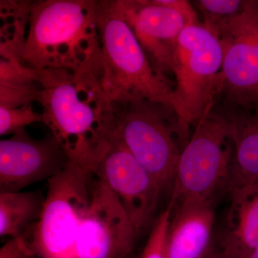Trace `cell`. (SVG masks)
Returning <instances> with one entry per match:
<instances>
[{
    "label": "cell",
    "instance_id": "22",
    "mask_svg": "<svg viewBox=\"0 0 258 258\" xmlns=\"http://www.w3.org/2000/svg\"><path fill=\"white\" fill-rule=\"evenodd\" d=\"M157 4L175 10L182 15L186 20L187 26L201 24L199 21L198 13L194 9L192 5L186 0H154Z\"/></svg>",
    "mask_w": 258,
    "mask_h": 258
},
{
    "label": "cell",
    "instance_id": "15",
    "mask_svg": "<svg viewBox=\"0 0 258 258\" xmlns=\"http://www.w3.org/2000/svg\"><path fill=\"white\" fill-rule=\"evenodd\" d=\"M222 106L230 122L232 144L229 191L258 184V104Z\"/></svg>",
    "mask_w": 258,
    "mask_h": 258
},
{
    "label": "cell",
    "instance_id": "21",
    "mask_svg": "<svg viewBox=\"0 0 258 258\" xmlns=\"http://www.w3.org/2000/svg\"><path fill=\"white\" fill-rule=\"evenodd\" d=\"M34 257L30 245L24 237L7 241L0 249V258H32Z\"/></svg>",
    "mask_w": 258,
    "mask_h": 258
},
{
    "label": "cell",
    "instance_id": "10",
    "mask_svg": "<svg viewBox=\"0 0 258 258\" xmlns=\"http://www.w3.org/2000/svg\"><path fill=\"white\" fill-rule=\"evenodd\" d=\"M137 239L118 199L96 178L93 181L89 206L80 227L77 258H128Z\"/></svg>",
    "mask_w": 258,
    "mask_h": 258
},
{
    "label": "cell",
    "instance_id": "23",
    "mask_svg": "<svg viewBox=\"0 0 258 258\" xmlns=\"http://www.w3.org/2000/svg\"><path fill=\"white\" fill-rule=\"evenodd\" d=\"M205 258H227L217 247L214 248L208 256Z\"/></svg>",
    "mask_w": 258,
    "mask_h": 258
},
{
    "label": "cell",
    "instance_id": "2",
    "mask_svg": "<svg viewBox=\"0 0 258 258\" xmlns=\"http://www.w3.org/2000/svg\"><path fill=\"white\" fill-rule=\"evenodd\" d=\"M96 2L47 0L32 5L22 62L41 71L77 70L99 60Z\"/></svg>",
    "mask_w": 258,
    "mask_h": 258
},
{
    "label": "cell",
    "instance_id": "13",
    "mask_svg": "<svg viewBox=\"0 0 258 258\" xmlns=\"http://www.w3.org/2000/svg\"><path fill=\"white\" fill-rule=\"evenodd\" d=\"M215 201L186 198L174 205L166 237V258H205L212 244Z\"/></svg>",
    "mask_w": 258,
    "mask_h": 258
},
{
    "label": "cell",
    "instance_id": "18",
    "mask_svg": "<svg viewBox=\"0 0 258 258\" xmlns=\"http://www.w3.org/2000/svg\"><path fill=\"white\" fill-rule=\"evenodd\" d=\"M174 205L169 202L158 215L150 229L147 242L139 258H166V237Z\"/></svg>",
    "mask_w": 258,
    "mask_h": 258
},
{
    "label": "cell",
    "instance_id": "16",
    "mask_svg": "<svg viewBox=\"0 0 258 258\" xmlns=\"http://www.w3.org/2000/svg\"><path fill=\"white\" fill-rule=\"evenodd\" d=\"M44 202L37 191L0 192V237H24L40 218Z\"/></svg>",
    "mask_w": 258,
    "mask_h": 258
},
{
    "label": "cell",
    "instance_id": "7",
    "mask_svg": "<svg viewBox=\"0 0 258 258\" xmlns=\"http://www.w3.org/2000/svg\"><path fill=\"white\" fill-rule=\"evenodd\" d=\"M222 50L218 38L203 24L181 32L173 60L176 78L172 107L189 133L217 103L222 86Z\"/></svg>",
    "mask_w": 258,
    "mask_h": 258
},
{
    "label": "cell",
    "instance_id": "8",
    "mask_svg": "<svg viewBox=\"0 0 258 258\" xmlns=\"http://www.w3.org/2000/svg\"><path fill=\"white\" fill-rule=\"evenodd\" d=\"M212 33L222 50V105L258 104V1L247 0L240 15Z\"/></svg>",
    "mask_w": 258,
    "mask_h": 258
},
{
    "label": "cell",
    "instance_id": "11",
    "mask_svg": "<svg viewBox=\"0 0 258 258\" xmlns=\"http://www.w3.org/2000/svg\"><path fill=\"white\" fill-rule=\"evenodd\" d=\"M69 158L51 134L36 139L23 130L0 141V192L23 191L50 179L69 164Z\"/></svg>",
    "mask_w": 258,
    "mask_h": 258
},
{
    "label": "cell",
    "instance_id": "20",
    "mask_svg": "<svg viewBox=\"0 0 258 258\" xmlns=\"http://www.w3.org/2000/svg\"><path fill=\"white\" fill-rule=\"evenodd\" d=\"M40 90L37 81L28 85L0 84V107L13 108L32 104L38 100Z\"/></svg>",
    "mask_w": 258,
    "mask_h": 258
},
{
    "label": "cell",
    "instance_id": "9",
    "mask_svg": "<svg viewBox=\"0 0 258 258\" xmlns=\"http://www.w3.org/2000/svg\"><path fill=\"white\" fill-rule=\"evenodd\" d=\"M94 176L111 190L139 238L152 228L161 197L157 183L123 144L112 139Z\"/></svg>",
    "mask_w": 258,
    "mask_h": 258
},
{
    "label": "cell",
    "instance_id": "14",
    "mask_svg": "<svg viewBox=\"0 0 258 258\" xmlns=\"http://www.w3.org/2000/svg\"><path fill=\"white\" fill-rule=\"evenodd\" d=\"M217 248L227 258H249L258 244V184L233 188Z\"/></svg>",
    "mask_w": 258,
    "mask_h": 258
},
{
    "label": "cell",
    "instance_id": "19",
    "mask_svg": "<svg viewBox=\"0 0 258 258\" xmlns=\"http://www.w3.org/2000/svg\"><path fill=\"white\" fill-rule=\"evenodd\" d=\"M42 123V113L34 111L32 104L8 108L0 107V135H14L34 123Z\"/></svg>",
    "mask_w": 258,
    "mask_h": 258
},
{
    "label": "cell",
    "instance_id": "6",
    "mask_svg": "<svg viewBox=\"0 0 258 258\" xmlns=\"http://www.w3.org/2000/svg\"><path fill=\"white\" fill-rule=\"evenodd\" d=\"M232 144L230 122L221 105H215L195 125L181 150L169 202L186 198L215 201L229 191Z\"/></svg>",
    "mask_w": 258,
    "mask_h": 258
},
{
    "label": "cell",
    "instance_id": "1",
    "mask_svg": "<svg viewBox=\"0 0 258 258\" xmlns=\"http://www.w3.org/2000/svg\"><path fill=\"white\" fill-rule=\"evenodd\" d=\"M42 123L70 161L94 174L113 139V104L101 83L99 61L77 70L37 71Z\"/></svg>",
    "mask_w": 258,
    "mask_h": 258
},
{
    "label": "cell",
    "instance_id": "3",
    "mask_svg": "<svg viewBox=\"0 0 258 258\" xmlns=\"http://www.w3.org/2000/svg\"><path fill=\"white\" fill-rule=\"evenodd\" d=\"M101 83L112 103L146 99L172 107L174 83L156 72L125 21L119 0L96 2Z\"/></svg>",
    "mask_w": 258,
    "mask_h": 258
},
{
    "label": "cell",
    "instance_id": "5",
    "mask_svg": "<svg viewBox=\"0 0 258 258\" xmlns=\"http://www.w3.org/2000/svg\"><path fill=\"white\" fill-rule=\"evenodd\" d=\"M93 176L70 161L47 181L41 215L24 236L34 257L77 258L76 243L91 200Z\"/></svg>",
    "mask_w": 258,
    "mask_h": 258
},
{
    "label": "cell",
    "instance_id": "24",
    "mask_svg": "<svg viewBox=\"0 0 258 258\" xmlns=\"http://www.w3.org/2000/svg\"><path fill=\"white\" fill-rule=\"evenodd\" d=\"M249 258H258V244L252 250V253L249 255Z\"/></svg>",
    "mask_w": 258,
    "mask_h": 258
},
{
    "label": "cell",
    "instance_id": "4",
    "mask_svg": "<svg viewBox=\"0 0 258 258\" xmlns=\"http://www.w3.org/2000/svg\"><path fill=\"white\" fill-rule=\"evenodd\" d=\"M116 139L157 183L162 198L171 196L181 150L189 133L173 107L146 99L113 103Z\"/></svg>",
    "mask_w": 258,
    "mask_h": 258
},
{
    "label": "cell",
    "instance_id": "12",
    "mask_svg": "<svg viewBox=\"0 0 258 258\" xmlns=\"http://www.w3.org/2000/svg\"><path fill=\"white\" fill-rule=\"evenodd\" d=\"M125 21L156 72L167 77L181 32L187 27L179 13L154 0H119Z\"/></svg>",
    "mask_w": 258,
    "mask_h": 258
},
{
    "label": "cell",
    "instance_id": "17",
    "mask_svg": "<svg viewBox=\"0 0 258 258\" xmlns=\"http://www.w3.org/2000/svg\"><path fill=\"white\" fill-rule=\"evenodd\" d=\"M193 3L203 14L204 27L213 32L240 15L247 0H199Z\"/></svg>",
    "mask_w": 258,
    "mask_h": 258
}]
</instances>
